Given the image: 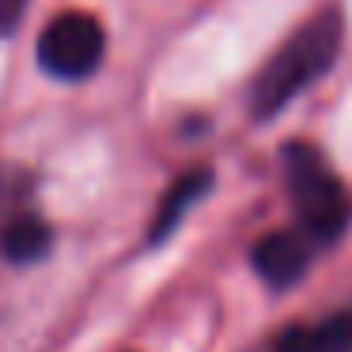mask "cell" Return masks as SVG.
Instances as JSON below:
<instances>
[{"instance_id": "1", "label": "cell", "mask_w": 352, "mask_h": 352, "mask_svg": "<svg viewBox=\"0 0 352 352\" xmlns=\"http://www.w3.org/2000/svg\"><path fill=\"white\" fill-rule=\"evenodd\" d=\"M341 38H344V23L337 8L318 12L311 23L299 27L273 54V61L261 69V76L254 80V91H250L254 118L280 114L303 87H311L318 76H326L333 69L337 54H341Z\"/></svg>"}, {"instance_id": "2", "label": "cell", "mask_w": 352, "mask_h": 352, "mask_svg": "<svg viewBox=\"0 0 352 352\" xmlns=\"http://www.w3.org/2000/svg\"><path fill=\"white\" fill-rule=\"evenodd\" d=\"M284 182H288V197L307 235L318 243H333L344 235V228L352 223V197L344 193L341 178L329 170L318 148H284Z\"/></svg>"}, {"instance_id": "3", "label": "cell", "mask_w": 352, "mask_h": 352, "mask_svg": "<svg viewBox=\"0 0 352 352\" xmlns=\"http://www.w3.org/2000/svg\"><path fill=\"white\" fill-rule=\"evenodd\" d=\"M107 54V31L87 12H61L38 34V65L57 80H84Z\"/></svg>"}, {"instance_id": "4", "label": "cell", "mask_w": 352, "mask_h": 352, "mask_svg": "<svg viewBox=\"0 0 352 352\" xmlns=\"http://www.w3.org/2000/svg\"><path fill=\"white\" fill-rule=\"evenodd\" d=\"M311 265V246L299 231H273L254 246V269L269 288H288Z\"/></svg>"}, {"instance_id": "5", "label": "cell", "mask_w": 352, "mask_h": 352, "mask_svg": "<svg viewBox=\"0 0 352 352\" xmlns=\"http://www.w3.org/2000/svg\"><path fill=\"white\" fill-rule=\"evenodd\" d=\"M208 182H212V170L201 167V170L182 175L175 186H170L167 197H163V205H160V212H155V220H152V243H163L167 235H175V228L182 223L186 208L197 205V201L208 193Z\"/></svg>"}, {"instance_id": "6", "label": "cell", "mask_w": 352, "mask_h": 352, "mask_svg": "<svg viewBox=\"0 0 352 352\" xmlns=\"http://www.w3.org/2000/svg\"><path fill=\"white\" fill-rule=\"evenodd\" d=\"M50 246H54V231L42 220H34V216L12 220L4 228V235H0V250H4L8 261H16V265H31V261L46 258Z\"/></svg>"}, {"instance_id": "7", "label": "cell", "mask_w": 352, "mask_h": 352, "mask_svg": "<svg viewBox=\"0 0 352 352\" xmlns=\"http://www.w3.org/2000/svg\"><path fill=\"white\" fill-rule=\"evenodd\" d=\"M314 333H318V341L326 352H352V311L329 314Z\"/></svg>"}, {"instance_id": "8", "label": "cell", "mask_w": 352, "mask_h": 352, "mask_svg": "<svg viewBox=\"0 0 352 352\" xmlns=\"http://www.w3.org/2000/svg\"><path fill=\"white\" fill-rule=\"evenodd\" d=\"M276 352H326L314 329H288L276 344Z\"/></svg>"}, {"instance_id": "9", "label": "cell", "mask_w": 352, "mask_h": 352, "mask_svg": "<svg viewBox=\"0 0 352 352\" xmlns=\"http://www.w3.org/2000/svg\"><path fill=\"white\" fill-rule=\"evenodd\" d=\"M23 12H27V0H0V38L16 31Z\"/></svg>"}]
</instances>
